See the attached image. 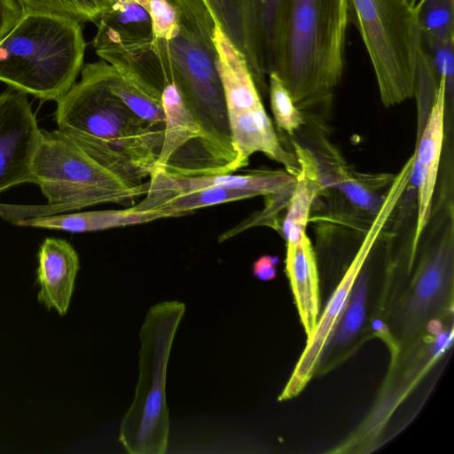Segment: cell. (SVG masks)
<instances>
[{
  "instance_id": "9",
  "label": "cell",
  "mask_w": 454,
  "mask_h": 454,
  "mask_svg": "<svg viewBox=\"0 0 454 454\" xmlns=\"http://www.w3.org/2000/svg\"><path fill=\"white\" fill-rule=\"evenodd\" d=\"M408 184L409 179L406 176L397 174L394 176L379 211L373 216L362 245L329 298L323 313L318 317L314 331L307 338L304 351L279 395V400H286L297 395L312 378L347 308L353 286L364 266L374 242L393 214Z\"/></svg>"
},
{
  "instance_id": "29",
  "label": "cell",
  "mask_w": 454,
  "mask_h": 454,
  "mask_svg": "<svg viewBox=\"0 0 454 454\" xmlns=\"http://www.w3.org/2000/svg\"><path fill=\"white\" fill-rule=\"evenodd\" d=\"M268 72L285 0H261Z\"/></svg>"
},
{
  "instance_id": "30",
  "label": "cell",
  "mask_w": 454,
  "mask_h": 454,
  "mask_svg": "<svg viewBox=\"0 0 454 454\" xmlns=\"http://www.w3.org/2000/svg\"><path fill=\"white\" fill-rule=\"evenodd\" d=\"M24 14L20 0H0V41L12 31Z\"/></svg>"
},
{
  "instance_id": "31",
  "label": "cell",
  "mask_w": 454,
  "mask_h": 454,
  "mask_svg": "<svg viewBox=\"0 0 454 454\" xmlns=\"http://www.w3.org/2000/svg\"><path fill=\"white\" fill-rule=\"evenodd\" d=\"M278 263V257L268 254L262 255L254 262L252 275L260 280L270 281L277 276Z\"/></svg>"
},
{
  "instance_id": "7",
  "label": "cell",
  "mask_w": 454,
  "mask_h": 454,
  "mask_svg": "<svg viewBox=\"0 0 454 454\" xmlns=\"http://www.w3.org/2000/svg\"><path fill=\"white\" fill-rule=\"evenodd\" d=\"M152 47L167 82L177 87L207 137L236 160L215 47L205 43L179 21L168 38L153 37Z\"/></svg>"
},
{
  "instance_id": "10",
  "label": "cell",
  "mask_w": 454,
  "mask_h": 454,
  "mask_svg": "<svg viewBox=\"0 0 454 454\" xmlns=\"http://www.w3.org/2000/svg\"><path fill=\"white\" fill-rule=\"evenodd\" d=\"M164 135L154 170L174 176L231 174L235 158L211 141L170 82L161 95Z\"/></svg>"
},
{
  "instance_id": "23",
  "label": "cell",
  "mask_w": 454,
  "mask_h": 454,
  "mask_svg": "<svg viewBox=\"0 0 454 454\" xmlns=\"http://www.w3.org/2000/svg\"><path fill=\"white\" fill-rule=\"evenodd\" d=\"M413 8L420 37L454 40V0H418Z\"/></svg>"
},
{
  "instance_id": "27",
  "label": "cell",
  "mask_w": 454,
  "mask_h": 454,
  "mask_svg": "<svg viewBox=\"0 0 454 454\" xmlns=\"http://www.w3.org/2000/svg\"><path fill=\"white\" fill-rule=\"evenodd\" d=\"M178 21L197 37L211 47H215L214 34L216 22L203 0H171Z\"/></svg>"
},
{
  "instance_id": "19",
  "label": "cell",
  "mask_w": 454,
  "mask_h": 454,
  "mask_svg": "<svg viewBox=\"0 0 454 454\" xmlns=\"http://www.w3.org/2000/svg\"><path fill=\"white\" fill-rule=\"evenodd\" d=\"M176 217L164 211L126 209L91 210L71 214L23 219L12 224L70 232H92L147 223L162 218Z\"/></svg>"
},
{
  "instance_id": "32",
  "label": "cell",
  "mask_w": 454,
  "mask_h": 454,
  "mask_svg": "<svg viewBox=\"0 0 454 454\" xmlns=\"http://www.w3.org/2000/svg\"><path fill=\"white\" fill-rule=\"evenodd\" d=\"M141 5H143L145 9L147 8L148 0H136Z\"/></svg>"
},
{
  "instance_id": "33",
  "label": "cell",
  "mask_w": 454,
  "mask_h": 454,
  "mask_svg": "<svg viewBox=\"0 0 454 454\" xmlns=\"http://www.w3.org/2000/svg\"><path fill=\"white\" fill-rule=\"evenodd\" d=\"M406 2L412 7L415 6L416 3L418 2V0H406Z\"/></svg>"
},
{
  "instance_id": "11",
  "label": "cell",
  "mask_w": 454,
  "mask_h": 454,
  "mask_svg": "<svg viewBox=\"0 0 454 454\" xmlns=\"http://www.w3.org/2000/svg\"><path fill=\"white\" fill-rule=\"evenodd\" d=\"M145 198L132 206L136 210L152 211L162 201L177 194L208 187L247 190L264 196L267 204L257 215L269 221L283 204L289 200L296 176L286 170L256 169L247 174H223L200 176H174L160 170L150 176Z\"/></svg>"
},
{
  "instance_id": "12",
  "label": "cell",
  "mask_w": 454,
  "mask_h": 454,
  "mask_svg": "<svg viewBox=\"0 0 454 454\" xmlns=\"http://www.w3.org/2000/svg\"><path fill=\"white\" fill-rule=\"evenodd\" d=\"M41 133L26 93H0V192L30 183Z\"/></svg>"
},
{
  "instance_id": "26",
  "label": "cell",
  "mask_w": 454,
  "mask_h": 454,
  "mask_svg": "<svg viewBox=\"0 0 454 454\" xmlns=\"http://www.w3.org/2000/svg\"><path fill=\"white\" fill-rule=\"evenodd\" d=\"M109 85L113 93L137 117L152 124H165V113L161 103L127 83L114 68Z\"/></svg>"
},
{
  "instance_id": "28",
  "label": "cell",
  "mask_w": 454,
  "mask_h": 454,
  "mask_svg": "<svg viewBox=\"0 0 454 454\" xmlns=\"http://www.w3.org/2000/svg\"><path fill=\"white\" fill-rule=\"evenodd\" d=\"M149 12L155 38L167 39L178 25V14L171 0H148Z\"/></svg>"
},
{
  "instance_id": "13",
  "label": "cell",
  "mask_w": 454,
  "mask_h": 454,
  "mask_svg": "<svg viewBox=\"0 0 454 454\" xmlns=\"http://www.w3.org/2000/svg\"><path fill=\"white\" fill-rule=\"evenodd\" d=\"M453 222L439 242L424 256L400 310L404 333L411 335L439 310L452 286Z\"/></svg>"
},
{
  "instance_id": "20",
  "label": "cell",
  "mask_w": 454,
  "mask_h": 454,
  "mask_svg": "<svg viewBox=\"0 0 454 454\" xmlns=\"http://www.w3.org/2000/svg\"><path fill=\"white\" fill-rule=\"evenodd\" d=\"M154 35L148 11L136 0H115L98 20L93 40L96 51L132 48L149 43Z\"/></svg>"
},
{
  "instance_id": "24",
  "label": "cell",
  "mask_w": 454,
  "mask_h": 454,
  "mask_svg": "<svg viewBox=\"0 0 454 454\" xmlns=\"http://www.w3.org/2000/svg\"><path fill=\"white\" fill-rule=\"evenodd\" d=\"M367 276L360 271L350 294L347 308L326 348H338L350 341L361 329L365 317Z\"/></svg>"
},
{
  "instance_id": "4",
  "label": "cell",
  "mask_w": 454,
  "mask_h": 454,
  "mask_svg": "<svg viewBox=\"0 0 454 454\" xmlns=\"http://www.w3.org/2000/svg\"><path fill=\"white\" fill-rule=\"evenodd\" d=\"M85 48L79 21L25 12L0 41V82L27 95L57 101L75 83Z\"/></svg>"
},
{
  "instance_id": "2",
  "label": "cell",
  "mask_w": 454,
  "mask_h": 454,
  "mask_svg": "<svg viewBox=\"0 0 454 454\" xmlns=\"http://www.w3.org/2000/svg\"><path fill=\"white\" fill-rule=\"evenodd\" d=\"M350 20L349 0H285L270 72L300 110L332 98L343 74Z\"/></svg>"
},
{
  "instance_id": "5",
  "label": "cell",
  "mask_w": 454,
  "mask_h": 454,
  "mask_svg": "<svg viewBox=\"0 0 454 454\" xmlns=\"http://www.w3.org/2000/svg\"><path fill=\"white\" fill-rule=\"evenodd\" d=\"M179 301L151 306L139 332L138 380L134 399L121 420L119 442L129 454H164L168 445L166 400L168 358L185 313Z\"/></svg>"
},
{
  "instance_id": "3",
  "label": "cell",
  "mask_w": 454,
  "mask_h": 454,
  "mask_svg": "<svg viewBox=\"0 0 454 454\" xmlns=\"http://www.w3.org/2000/svg\"><path fill=\"white\" fill-rule=\"evenodd\" d=\"M47 200L43 205L0 203V217L16 221L64 214L105 204H124L145 195L148 182L131 185L111 172L58 129L43 130L31 170Z\"/></svg>"
},
{
  "instance_id": "16",
  "label": "cell",
  "mask_w": 454,
  "mask_h": 454,
  "mask_svg": "<svg viewBox=\"0 0 454 454\" xmlns=\"http://www.w3.org/2000/svg\"><path fill=\"white\" fill-rule=\"evenodd\" d=\"M317 140L316 153H311L322 188L339 191L354 208L374 216L385 196L378 192L389 186L394 176L356 172L348 166L333 145L321 137Z\"/></svg>"
},
{
  "instance_id": "17",
  "label": "cell",
  "mask_w": 454,
  "mask_h": 454,
  "mask_svg": "<svg viewBox=\"0 0 454 454\" xmlns=\"http://www.w3.org/2000/svg\"><path fill=\"white\" fill-rule=\"evenodd\" d=\"M38 301L59 315L67 313L80 268L79 256L65 239L47 238L38 252Z\"/></svg>"
},
{
  "instance_id": "22",
  "label": "cell",
  "mask_w": 454,
  "mask_h": 454,
  "mask_svg": "<svg viewBox=\"0 0 454 454\" xmlns=\"http://www.w3.org/2000/svg\"><path fill=\"white\" fill-rule=\"evenodd\" d=\"M25 12L54 15L77 21H98L115 0H20Z\"/></svg>"
},
{
  "instance_id": "15",
  "label": "cell",
  "mask_w": 454,
  "mask_h": 454,
  "mask_svg": "<svg viewBox=\"0 0 454 454\" xmlns=\"http://www.w3.org/2000/svg\"><path fill=\"white\" fill-rule=\"evenodd\" d=\"M215 21L244 55L259 91L268 86L261 0H203Z\"/></svg>"
},
{
  "instance_id": "25",
  "label": "cell",
  "mask_w": 454,
  "mask_h": 454,
  "mask_svg": "<svg viewBox=\"0 0 454 454\" xmlns=\"http://www.w3.org/2000/svg\"><path fill=\"white\" fill-rule=\"evenodd\" d=\"M268 77V92L276 125L279 129L293 135L304 124V117L278 74L272 71Z\"/></svg>"
},
{
  "instance_id": "6",
  "label": "cell",
  "mask_w": 454,
  "mask_h": 454,
  "mask_svg": "<svg viewBox=\"0 0 454 454\" xmlns=\"http://www.w3.org/2000/svg\"><path fill=\"white\" fill-rule=\"evenodd\" d=\"M386 107L414 97L419 31L406 0H349Z\"/></svg>"
},
{
  "instance_id": "21",
  "label": "cell",
  "mask_w": 454,
  "mask_h": 454,
  "mask_svg": "<svg viewBox=\"0 0 454 454\" xmlns=\"http://www.w3.org/2000/svg\"><path fill=\"white\" fill-rule=\"evenodd\" d=\"M256 196L258 195L255 192L247 190L208 187L170 197L157 205L153 210L168 212L177 217L202 207Z\"/></svg>"
},
{
  "instance_id": "1",
  "label": "cell",
  "mask_w": 454,
  "mask_h": 454,
  "mask_svg": "<svg viewBox=\"0 0 454 454\" xmlns=\"http://www.w3.org/2000/svg\"><path fill=\"white\" fill-rule=\"evenodd\" d=\"M114 67L105 60L85 65L81 79L57 100L58 130L103 167L131 185L154 171L165 124L131 112L110 89Z\"/></svg>"
},
{
  "instance_id": "8",
  "label": "cell",
  "mask_w": 454,
  "mask_h": 454,
  "mask_svg": "<svg viewBox=\"0 0 454 454\" xmlns=\"http://www.w3.org/2000/svg\"><path fill=\"white\" fill-rule=\"evenodd\" d=\"M214 43L236 153L235 170L247 167L254 153H262L296 176L301 169L296 155L287 152L280 143L244 55L217 24Z\"/></svg>"
},
{
  "instance_id": "14",
  "label": "cell",
  "mask_w": 454,
  "mask_h": 454,
  "mask_svg": "<svg viewBox=\"0 0 454 454\" xmlns=\"http://www.w3.org/2000/svg\"><path fill=\"white\" fill-rule=\"evenodd\" d=\"M447 81L441 76L434 101L429 108L414 153L411 178L417 186L418 213L411 242L412 262L420 237L430 218L434 192L444 139V116L447 102Z\"/></svg>"
},
{
  "instance_id": "18",
  "label": "cell",
  "mask_w": 454,
  "mask_h": 454,
  "mask_svg": "<svg viewBox=\"0 0 454 454\" xmlns=\"http://www.w3.org/2000/svg\"><path fill=\"white\" fill-rule=\"evenodd\" d=\"M286 273L307 338L319 316V278L315 252L307 232L286 245Z\"/></svg>"
}]
</instances>
